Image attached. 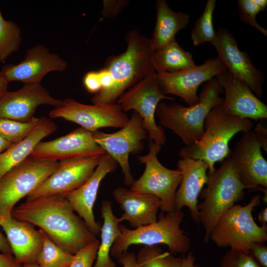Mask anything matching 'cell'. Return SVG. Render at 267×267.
Instances as JSON below:
<instances>
[{"instance_id": "6da1fadb", "label": "cell", "mask_w": 267, "mask_h": 267, "mask_svg": "<svg viewBox=\"0 0 267 267\" xmlns=\"http://www.w3.org/2000/svg\"><path fill=\"white\" fill-rule=\"evenodd\" d=\"M75 212L65 194H58L26 200L14 209L12 217L39 227L55 244L74 255L96 239Z\"/></svg>"}, {"instance_id": "7a4b0ae2", "label": "cell", "mask_w": 267, "mask_h": 267, "mask_svg": "<svg viewBox=\"0 0 267 267\" xmlns=\"http://www.w3.org/2000/svg\"><path fill=\"white\" fill-rule=\"evenodd\" d=\"M125 40L126 50L108 58L104 67L111 74L113 86L104 93L94 94L91 98L93 104L116 103L127 89L155 71L150 39L131 30L126 34Z\"/></svg>"}, {"instance_id": "3957f363", "label": "cell", "mask_w": 267, "mask_h": 267, "mask_svg": "<svg viewBox=\"0 0 267 267\" xmlns=\"http://www.w3.org/2000/svg\"><path fill=\"white\" fill-rule=\"evenodd\" d=\"M253 125L250 119L226 113L222 105L215 106L206 117L200 139L182 147L178 155L180 158L204 161L208 166V173H211L215 170L217 162L230 157V139L239 132L251 131Z\"/></svg>"}, {"instance_id": "277c9868", "label": "cell", "mask_w": 267, "mask_h": 267, "mask_svg": "<svg viewBox=\"0 0 267 267\" xmlns=\"http://www.w3.org/2000/svg\"><path fill=\"white\" fill-rule=\"evenodd\" d=\"M223 92L216 78L207 82L200 93L196 104L185 107L178 103H159L155 114L160 126L178 135L185 146L198 141L204 133L205 120L215 106L222 105Z\"/></svg>"}, {"instance_id": "5b68a950", "label": "cell", "mask_w": 267, "mask_h": 267, "mask_svg": "<svg viewBox=\"0 0 267 267\" xmlns=\"http://www.w3.org/2000/svg\"><path fill=\"white\" fill-rule=\"evenodd\" d=\"M206 187L200 195L203 202L198 204L200 223L204 229L203 242L210 240L211 232L223 214L241 200L246 187L241 182L230 157L220 167L207 174Z\"/></svg>"}, {"instance_id": "8992f818", "label": "cell", "mask_w": 267, "mask_h": 267, "mask_svg": "<svg viewBox=\"0 0 267 267\" xmlns=\"http://www.w3.org/2000/svg\"><path fill=\"white\" fill-rule=\"evenodd\" d=\"M184 218L181 210L162 212L152 223L130 229L119 224L121 233L114 243L110 255L119 258L132 245L164 244L173 254H185L190 249V239L180 228Z\"/></svg>"}, {"instance_id": "52a82bcc", "label": "cell", "mask_w": 267, "mask_h": 267, "mask_svg": "<svg viewBox=\"0 0 267 267\" xmlns=\"http://www.w3.org/2000/svg\"><path fill=\"white\" fill-rule=\"evenodd\" d=\"M260 195H254L246 205H234L221 217L212 229L210 239L219 247L250 253L253 242L267 241V225L259 226L252 212L260 205Z\"/></svg>"}, {"instance_id": "ba28073f", "label": "cell", "mask_w": 267, "mask_h": 267, "mask_svg": "<svg viewBox=\"0 0 267 267\" xmlns=\"http://www.w3.org/2000/svg\"><path fill=\"white\" fill-rule=\"evenodd\" d=\"M58 163L30 156L7 173L0 179V216L12 217L17 203L50 176Z\"/></svg>"}, {"instance_id": "9c48e42d", "label": "cell", "mask_w": 267, "mask_h": 267, "mask_svg": "<svg viewBox=\"0 0 267 267\" xmlns=\"http://www.w3.org/2000/svg\"><path fill=\"white\" fill-rule=\"evenodd\" d=\"M161 145L149 140L148 152L137 156L139 164L145 165V169L140 178L135 180L130 190L155 196L161 202L162 212H169L175 210V195L181 179L178 169H170L159 161L157 154Z\"/></svg>"}, {"instance_id": "30bf717a", "label": "cell", "mask_w": 267, "mask_h": 267, "mask_svg": "<svg viewBox=\"0 0 267 267\" xmlns=\"http://www.w3.org/2000/svg\"><path fill=\"white\" fill-rule=\"evenodd\" d=\"M163 99L174 100L175 98L163 93L155 71L126 90L116 103L125 112L131 110L137 112L142 118L143 127L148 133L149 140L163 145L166 141V136L163 128L157 125L155 119L157 106Z\"/></svg>"}, {"instance_id": "8fae6325", "label": "cell", "mask_w": 267, "mask_h": 267, "mask_svg": "<svg viewBox=\"0 0 267 267\" xmlns=\"http://www.w3.org/2000/svg\"><path fill=\"white\" fill-rule=\"evenodd\" d=\"M92 133L94 141L120 165L124 183L131 186L135 180L131 172L129 156L142 151L143 140L148 137L141 116L134 111L127 124L118 131L105 133L97 130Z\"/></svg>"}, {"instance_id": "7c38bea8", "label": "cell", "mask_w": 267, "mask_h": 267, "mask_svg": "<svg viewBox=\"0 0 267 267\" xmlns=\"http://www.w3.org/2000/svg\"><path fill=\"white\" fill-rule=\"evenodd\" d=\"M50 119L62 118L78 124L90 132L104 127L121 128L129 120L119 104L88 105L71 98L62 100L59 106L49 113Z\"/></svg>"}, {"instance_id": "4fadbf2b", "label": "cell", "mask_w": 267, "mask_h": 267, "mask_svg": "<svg viewBox=\"0 0 267 267\" xmlns=\"http://www.w3.org/2000/svg\"><path fill=\"white\" fill-rule=\"evenodd\" d=\"M101 156L60 161L53 173L26 197V200L58 194L66 195L78 188L93 174Z\"/></svg>"}, {"instance_id": "5bb4252c", "label": "cell", "mask_w": 267, "mask_h": 267, "mask_svg": "<svg viewBox=\"0 0 267 267\" xmlns=\"http://www.w3.org/2000/svg\"><path fill=\"white\" fill-rule=\"evenodd\" d=\"M253 131L243 132L231 156L232 164L241 182L248 190L267 195V162Z\"/></svg>"}, {"instance_id": "9a60e30c", "label": "cell", "mask_w": 267, "mask_h": 267, "mask_svg": "<svg viewBox=\"0 0 267 267\" xmlns=\"http://www.w3.org/2000/svg\"><path fill=\"white\" fill-rule=\"evenodd\" d=\"M216 32V38L212 44L218 53L217 58L226 70L246 84L260 99L265 82L263 72L254 65L247 53L240 50L229 31L220 28Z\"/></svg>"}, {"instance_id": "2e32d148", "label": "cell", "mask_w": 267, "mask_h": 267, "mask_svg": "<svg viewBox=\"0 0 267 267\" xmlns=\"http://www.w3.org/2000/svg\"><path fill=\"white\" fill-rule=\"evenodd\" d=\"M226 70L217 58H213L178 72L157 73V80L165 95H176L191 106L199 101L197 89L200 85Z\"/></svg>"}, {"instance_id": "e0dca14e", "label": "cell", "mask_w": 267, "mask_h": 267, "mask_svg": "<svg viewBox=\"0 0 267 267\" xmlns=\"http://www.w3.org/2000/svg\"><path fill=\"white\" fill-rule=\"evenodd\" d=\"M67 67L66 60L39 44L28 49L19 63L6 65L0 71L8 83L19 81L24 84H39L48 73L64 72Z\"/></svg>"}, {"instance_id": "ac0fdd59", "label": "cell", "mask_w": 267, "mask_h": 267, "mask_svg": "<svg viewBox=\"0 0 267 267\" xmlns=\"http://www.w3.org/2000/svg\"><path fill=\"white\" fill-rule=\"evenodd\" d=\"M105 153L94 141L92 132L80 127L55 139L40 141L30 156L41 160L57 161Z\"/></svg>"}, {"instance_id": "d6986e66", "label": "cell", "mask_w": 267, "mask_h": 267, "mask_svg": "<svg viewBox=\"0 0 267 267\" xmlns=\"http://www.w3.org/2000/svg\"><path fill=\"white\" fill-rule=\"evenodd\" d=\"M215 78L224 92L222 106L225 112L250 120L267 118V105L244 82L227 70Z\"/></svg>"}, {"instance_id": "ffe728a7", "label": "cell", "mask_w": 267, "mask_h": 267, "mask_svg": "<svg viewBox=\"0 0 267 267\" xmlns=\"http://www.w3.org/2000/svg\"><path fill=\"white\" fill-rule=\"evenodd\" d=\"M62 100L53 97L41 84H24L20 89L7 91L0 99V118L22 122L30 121L37 107L59 106Z\"/></svg>"}, {"instance_id": "44dd1931", "label": "cell", "mask_w": 267, "mask_h": 267, "mask_svg": "<svg viewBox=\"0 0 267 267\" xmlns=\"http://www.w3.org/2000/svg\"><path fill=\"white\" fill-rule=\"evenodd\" d=\"M117 163L105 153L93 174L81 186L65 195L75 212L83 220L89 229L96 236L100 234L101 225L93 214V207L100 184L108 174L116 170Z\"/></svg>"}, {"instance_id": "7402d4cb", "label": "cell", "mask_w": 267, "mask_h": 267, "mask_svg": "<svg viewBox=\"0 0 267 267\" xmlns=\"http://www.w3.org/2000/svg\"><path fill=\"white\" fill-rule=\"evenodd\" d=\"M177 167L181 172V179L176 193L175 210L187 207L192 219L199 225L198 198L207 180L208 166L201 160L181 158Z\"/></svg>"}, {"instance_id": "603a6c76", "label": "cell", "mask_w": 267, "mask_h": 267, "mask_svg": "<svg viewBox=\"0 0 267 267\" xmlns=\"http://www.w3.org/2000/svg\"><path fill=\"white\" fill-rule=\"evenodd\" d=\"M113 197L124 213L119 218L136 228L155 222L160 208V200L154 195L118 187L112 191Z\"/></svg>"}, {"instance_id": "cb8c5ba5", "label": "cell", "mask_w": 267, "mask_h": 267, "mask_svg": "<svg viewBox=\"0 0 267 267\" xmlns=\"http://www.w3.org/2000/svg\"><path fill=\"white\" fill-rule=\"evenodd\" d=\"M0 226L5 232L16 261L22 265L35 262L42 246L39 230L13 217L0 216Z\"/></svg>"}, {"instance_id": "d4e9b609", "label": "cell", "mask_w": 267, "mask_h": 267, "mask_svg": "<svg viewBox=\"0 0 267 267\" xmlns=\"http://www.w3.org/2000/svg\"><path fill=\"white\" fill-rule=\"evenodd\" d=\"M57 130V125L51 119L41 117L39 123L28 136L18 142L12 144L0 154V179L30 156L35 147L43 138Z\"/></svg>"}, {"instance_id": "484cf974", "label": "cell", "mask_w": 267, "mask_h": 267, "mask_svg": "<svg viewBox=\"0 0 267 267\" xmlns=\"http://www.w3.org/2000/svg\"><path fill=\"white\" fill-rule=\"evenodd\" d=\"M156 10L155 27L150 38L154 51L176 41V35L187 27L190 19L187 13L173 10L165 0H156Z\"/></svg>"}, {"instance_id": "4316f807", "label": "cell", "mask_w": 267, "mask_h": 267, "mask_svg": "<svg viewBox=\"0 0 267 267\" xmlns=\"http://www.w3.org/2000/svg\"><path fill=\"white\" fill-rule=\"evenodd\" d=\"M100 211L103 223L100 233L101 240L93 267H116V264L110 255L114 243L121 233L120 222L113 213L110 201H102Z\"/></svg>"}, {"instance_id": "83f0119b", "label": "cell", "mask_w": 267, "mask_h": 267, "mask_svg": "<svg viewBox=\"0 0 267 267\" xmlns=\"http://www.w3.org/2000/svg\"><path fill=\"white\" fill-rule=\"evenodd\" d=\"M152 62L157 73H176L196 66L192 54L175 41L154 51Z\"/></svg>"}, {"instance_id": "f1b7e54d", "label": "cell", "mask_w": 267, "mask_h": 267, "mask_svg": "<svg viewBox=\"0 0 267 267\" xmlns=\"http://www.w3.org/2000/svg\"><path fill=\"white\" fill-rule=\"evenodd\" d=\"M42 246L36 259L40 267H69L75 256L55 244L42 229Z\"/></svg>"}, {"instance_id": "f546056e", "label": "cell", "mask_w": 267, "mask_h": 267, "mask_svg": "<svg viewBox=\"0 0 267 267\" xmlns=\"http://www.w3.org/2000/svg\"><path fill=\"white\" fill-rule=\"evenodd\" d=\"M138 267H181L183 257L164 252L157 245L144 246L136 255Z\"/></svg>"}, {"instance_id": "4dcf8cb0", "label": "cell", "mask_w": 267, "mask_h": 267, "mask_svg": "<svg viewBox=\"0 0 267 267\" xmlns=\"http://www.w3.org/2000/svg\"><path fill=\"white\" fill-rule=\"evenodd\" d=\"M216 3V0H208L202 14L193 25L191 39L195 46L206 42L213 44L216 40V32L213 26V17Z\"/></svg>"}, {"instance_id": "1f68e13d", "label": "cell", "mask_w": 267, "mask_h": 267, "mask_svg": "<svg viewBox=\"0 0 267 267\" xmlns=\"http://www.w3.org/2000/svg\"><path fill=\"white\" fill-rule=\"evenodd\" d=\"M22 39L19 27L12 21L5 20L0 9V62L18 51Z\"/></svg>"}, {"instance_id": "d6a6232c", "label": "cell", "mask_w": 267, "mask_h": 267, "mask_svg": "<svg viewBox=\"0 0 267 267\" xmlns=\"http://www.w3.org/2000/svg\"><path fill=\"white\" fill-rule=\"evenodd\" d=\"M40 120L35 117L27 122L0 118V135L11 144L18 142L31 134Z\"/></svg>"}, {"instance_id": "836d02e7", "label": "cell", "mask_w": 267, "mask_h": 267, "mask_svg": "<svg viewBox=\"0 0 267 267\" xmlns=\"http://www.w3.org/2000/svg\"><path fill=\"white\" fill-rule=\"evenodd\" d=\"M238 8L241 21L251 26L267 36V29L261 26L256 20L257 15L267 7V0H238Z\"/></svg>"}, {"instance_id": "e575fe53", "label": "cell", "mask_w": 267, "mask_h": 267, "mask_svg": "<svg viewBox=\"0 0 267 267\" xmlns=\"http://www.w3.org/2000/svg\"><path fill=\"white\" fill-rule=\"evenodd\" d=\"M220 267H262L250 253L230 249L222 258Z\"/></svg>"}, {"instance_id": "d590c367", "label": "cell", "mask_w": 267, "mask_h": 267, "mask_svg": "<svg viewBox=\"0 0 267 267\" xmlns=\"http://www.w3.org/2000/svg\"><path fill=\"white\" fill-rule=\"evenodd\" d=\"M99 243L100 241L96 239L80 250L74 255L69 267H93Z\"/></svg>"}, {"instance_id": "8d00e7d4", "label": "cell", "mask_w": 267, "mask_h": 267, "mask_svg": "<svg viewBox=\"0 0 267 267\" xmlns=\"http://www.w3.org/2000/svg\"><path fill=\"white\" fill-rule=\"evenodd\" d=\"M129 0H103L101 15L105 18H114L129 4Z\"/></svg>"}, {"instance_id": "74e56055", "label": "cell", "mask_w": 267, "mask_h": 267, "mask_svg": "<svg viewBox=\"0 0 267 267\" xmlns=\"http://www.w3.org/2000/svg\"><path fill=\"white\" fill-rule=\"evenodd\" d=\"M83 84L86 90L90 93H96L101 89L98 72L90 71L86 74Z\"/></svg>"}, {"instance_id": "f35d334b", "label": "cell", "mask_w": 267, "mask_h": 267, "mask_svg": "<svg viewBox=\"0 0 267 267\" xmlns=\"http://www.w3.org/2000/svg\"><path fill=\"white\" fill-rule=\"evenodd\" d=\"M250 253L262 267H267V247L264 243H252Z\"/></svg>"}, {"instance_id": "ab89813d", "label": "cell", "mask_w": 267, "mask_h": 267, "mask_svg": "<svg viewBox=\"0 0 267 267\" xmlns=\"http://www.w3.org/2000/svg\"><path fill=\"white\" fill-rule=\"evenodd\" d=\"M118 260L123 267H138L136 254L134 252L127 251L123 253Z\"/></svg>"}, {"instance_id": "60d3db41", "label": "cell", "mask_w": 267, "mask_h": 267, "mask_svg": "<svg viewBox=\"0 0 267 267\" xmlns=\"http://www.w3.org/2000/svg\"><path fill=\"white\" fill-rule=\"evenodd\" d=\"M259 142L266 152H267V130L259 123L253 131Z\"/></svg>"}, {"instance_id": "b9f144b4", "label": "cell", "mask_w": 267, "mask_h": 267, "mask_svg": "<svg viewBox=\"0 0 267 267\" xmlns=\"http://www.w3.org/2000/svg\"><path fill=\"white\" fill-rule=\"evenodd\" d=\"M0 267H23L18 263L12 254L0 252Z\"/></svg>"}, {"instance_id": "7bdbcfd3", "label": "cell", "mask_w": 267, "mask_h": 267, "mask_svg": "<svg viewBox=\"0 0 267 267\" xmlns=\"http://www.w3.org/2000/svg\"><path fill=\"white\" fill-rule=\"evenodd\" d=\"M0 252L12 254V250L6 236L2 233L0 226Z\"/></svg>"}, {"instance_id": "ee69618b", "label": "cell", "mask_w": 267, "mask_h": 267, "mask_svg": "<svg viewBox=\"0 0 267 267\" xmlns=\"http://www.w3.org/2000/svg\"><path fill=\"white\" fill-rule=\"evenodd\" d=\"M181 267H199L195 264V257L192 252H189L186 256L183 255Z\"/></svg>"}, {"instance_id": "f6af8a7d", "label": "cell", "mask_w": 267, "mask_h": 267, "mask_svg": "<svg viewBox=\"0 0 267 267\" xmlns=\"http://www.w3.org/2000/svg\"><path fill=\"white\" fill-rule=\"evenodd\" d=\"M8 83L0 71V99L8 91Z\"/></svg>"}, {"instance_id": "bcb514c9", "label": "cell", "mask_w": 267, "mask_h": 267, "mask_svg": "<svg viewBox=\"0 0 267 267\" xmlns=\"http://www.w3.org/2000/svg\"><path fill=\"white\" fill-rule=\"evenodd\" d=\"M258 220L262 225H267V208L261 210L258 214Z\"/></svg>"}, {"instance_id": "7dc6e473", "label": "cell", "mask_w": 267, "mask_h": 267, "mask_svg": "<svg viewBox=\"0 0 267 267\" xmlns=\"http://www.w3.org/2000/svg\"><path fill=\"white\" fill-rule=\"evenodd\" d=\"M11 144L0 135V154L9 147Z\"/></svg>"}, {"instance_id": "c3c4849f", "label": "cell", "mask_w": 267, "mask_h": 267, "mask_svg": "<svg viewBox=\"0 0 267 267\" xmlns=\"http://www.w3.org/2000/svg\"><path fill=\"white\" fill-rule=\"evenodd\" d=\"M23 267H40L36 262L23 264Z\"/></svg>"}]
</instances>
